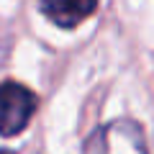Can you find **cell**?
I'll return each mask as SVG.
<instances>
[{"label":"cell","mask_w":154,"mask_h":154,"mask_svg":"<svg viewBox=\"0 0 154 154\" xmlns=\"http://www.w3.org/2000/svg\"><path fill=\"white\" fill-rule=\"evenodd\" d=\"M82 154H149L144 128L136 121L118 118L90 134Z\"/></svg>","instance_id":"obj_1"},{"label":"cell","mask_w":154,"mask_h":154,"mask_svg":"<svg viewBox=\"0 0 154 154\" xmlns=\"http://www.w3.org/2000/svg\"><path fill=\"white\" fill-rule=\"evenodd\" d=\"M36 93L21 82H0V136H18L36 113Z\"/></svg>","instance_id":"obj_2"},{"label":"cell","mask_w":154,"mask_h":154,"mask_svg":"<svg viewBox=\"0 0 154 154\" xmlns=\"http://www.w3.org/2000/svg\"><path fill=\"white\" fill-rule=\"evenodd\" d=\"M38 5L49 21L62 28H75L93 16L98 8V0H38Z\"/></svg>","instance_id":"obj_3"},{"label":"cell","mask_w":154,"mask_h":154,"mask_svg":"<svg viewBox=\"0 0 154 154\" xmlns=\"http://www.w3.org/2000/svg\"><path fill=\"white\" fill-rule=\"evenodd\" d=\"M0 154H16V152H11V149H0Z\"/></svg>","instance_id":"obj_4"}]
</instances>
